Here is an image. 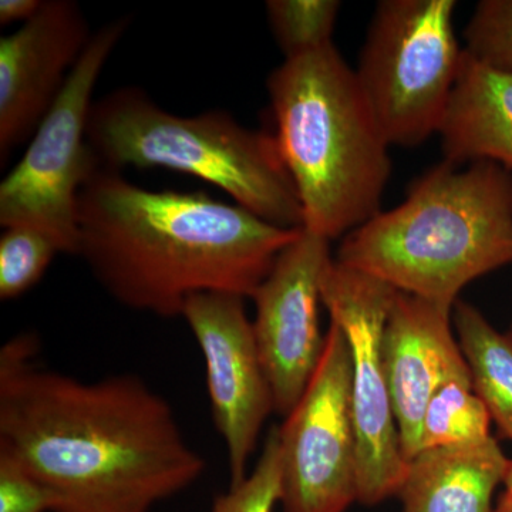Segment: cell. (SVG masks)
Instances as JSON below:
<instances>
[{
	"label": "cell",
	"instance_id": "cell-1",
	"mask_svg": "<svg viewBox=\"0 0 512 512\" xmlns=\"http://www.w3.org/2000/svg\"><path fill=\"white\" fill-rule=\"evenodd\" d=\"M36 352L32 335L0 352V450L46 485L55 512H148L202 476L204 458L141 377L84 382Z\"/></svg>",
	"mask_w": 512,
	"mask_h": 512
},
{
	"label": "cell",
	"instance_id": "cell-2",
	"mask_svg": "<svg viewBox=\"0 0 512 512\" xmlns=\"http://www.w3.org/2000/svg\"><path fill=\"white\" fill-rule=\"evenodd\" d=\"M79 255L111 298L160 318L198 293L251 298L301 234L202 192L150 191L99 167L77 197Z\"/></svg>",
	"mask_w": 512,
	"mask_h": 512
},
{
	"label": "cell",
	"instance_id": "cell-3",
	"mask_svg": "<svg viewBox=\"0 0 512 512\" xmlns=\"http://www.w3.org/2000/svg\"><path fill=\"white\" fill-rule=\"evenodd\" d=\"M336 261L453 309L468 284L512 265L511 171L443 158L402 204L343 237Z\"/></svg>",
	"mask_w": 512,
	"mask_h": 512
},
{
	"label": "cell",
	"instance_id": "cell-4",
	"mask_svg": "<svg viewBox=\"0 0 512 512\" xmlns=\"http://www.w3.org/2000/svg\"><path fill=\"white\" fill-rule=\"evenodd\" d=\"M266 89L303 228L333 241L379 214L392 174L390 146L336 46L284 60Z\"/></svg>",
	"mask_w": 512,
	"mask_h": 512
},
{
	"label": "cell",
	"instance_id": "cell-5",
	"mask_svg": "<svg viewBox=\"0 0 512 512\" xmlns=\"http://www.w3.org/2000/svg\"><path fill=\"white\" fill-rule=\"evenodd\" d=\"M87 141L107 170L180 171L227 192L269 224L303 228L301 201L274 134L242 126L227 111L178 116L140 87H120L94 101Z\"/></svg>",
	"mask_w": 512,
	"mask_h": 512
},
{
	"label": "cell",
	"instance_id": "cell-6",
	"mask_svg": "<svg viewBox=\"0 0 512 512\" xmlns=\"http://www.w3.org/2000/svg\"><path fill=\"white\" fill-rule=\"evenodd\" d=\"M456 9V0L377 3L355 74L390 147L440 133L463 64Z\"/></svg>",
	"mask_w": 512,
	"mask_h": 512
},
{
	"label": "cell",
	"instance_id": "cell-7",
	"mask_svg": "<svg viewBox=\"0 0 512 512\" xmlns=\"http://www.w3.org/2000/svg\"><path fill=\"white\" fill-rule=\"evenodd\" d=\"M130 23V16H121L93 33L25 154L0 184L3 228L37 229L63 254L79 255L77 197L100 167L87 141L93 90Z\"/></svg>",
	"mask_w": 512,
	"mask_h": 512
},
{
	"label": "cell",
	"instance_id": "cell-8",
	"mask_svg": "<svg viewBox=\"0 0 512 512\" xmlns=\"http://www.w3.org/2000/svg\"><path fill=\"white\" fill-rule=\"evenodd\" d=\"M396 289L333 258L322 284L330 322L342 329L352 357V412L357 443V501L377 505L399 495L404 457L384 370L382 340Z\"/></svg>",
	"mask_w": 512,
	"mask_h": 512
},
{
	"label": "cell",
	"instance_id": "cell-9",
	"mask_svg": "<svg viewBox=\"0 0 512 512\" xmlns=\"http://www.w3.org/2000/svg\"><path fill=\"white\" fill-rule=\"evenodd\" d=\"M284 512H346L357 501L359 470L348 340L330 322L318 369L278 427Z\"/></svg>",
	"mask_w": 512,
	"mask_h": 512
},
{
	"label": "cell",
	"instance_id": "cell-10",
	"mask_svg": "<svg viewBox=\"0 0 512 512\" xmlns=\"http://www.w3.org/2000/svg\"><path fill=\"white\" fill-rule=\"evenodd\" d=\"M332 261L329 239L302 228L251 296L256 346L274 393L275 412L285 417L302 399L325 350L319 306Z\"/></svg>",
	"mask_w": 512,
	"mask_h": 512
},
{
	"label": "cell",
	"instance_id": "cell-11",
	"mask_svg": "<svg viewBox=\"0 0 512 512\" xmlns=\"http://www.w3.org/2000/svg\"><path fill=\"white\" fill-rule=\"evenodd\" d=\"M244 301L229 293H198L185 302L181 315L204 356L212 421L227 447L231 485L248 476L256 441L275 412Z\"/></svg>",
	"mask_w": 512,
	"mask_h": 512
},
{
	"label": "cell",
	"instance_id": "cell-12",
	"mask_svg": "<svg viewBox=\"0 0 512 512\" xmlns=\"http://www.w3.org/2000/svg\"><path fill=\"white\" fill-rule=\"evenodd\" d=\"M73 0H45L35 18L0 39L2 165L45 119L92 40Z\"/></svg>",
	"mask_w": 512,
	"mask_h": 512
},
{
	"label": "cell",
	"instance_id": "cell-13",
	"mask_svg": "<svg viewBox=\"0 0 512 512\" xmlns=\"http://www.w3.org/2000/svg\"><path fill=\"white\" fill-rule=\"evenodd\" d=\"M453 309L397 292L384 326L382 352L400 443L407 461L420 453L421 424L433 394L453 377L470 376Z\"/></svg>",
	"mask_w": 512,
	"mask_h": 512
},
{
	"label": "cell",
	"instance_id": "cell-14",
	"mask_svg": "<svg viewBox=\"0 0 512 512\" xmlns=\"http://www.w3.org/2000/svg\"><path fill=\"white\" fill-rule=\"evenodd\" d=\"M510 463L494 437L423 450L409 461L400 488L403 512H494Z\"/></svg>",
	"mask_w": 512,
	"mask_h": 512
},
{
	"label": "cell",
	"instance_id": "cell-15",
	"mask_svg": "<svg viewBox=\"0 0 512 512\" xmlns=\"http://www.w3.org/2000/svg\"><path fill=\"white\" fill-rule=\"evenodd\" d=\"M439 136L446 160L493 161L512 173V73L483 66L464 52Z\"/></svg>",
	"mask_w": 512,
	"mask_h": 512
},
{
	"label": "cell",
	"instance_id": "cell-16",
	"mask_svg": "<svg viewBox=\"0 0 512 512\" xmlns=\"http://www.w3.org/2000/svg\"><path fill=\"white\" fill-rule=\"evenodd\" d=\"M453 326L470 369L474 392L483 400L501 436L512 441V335L498 332L480 309L456 302Z\"/></svg>",
	"mask_w": 512,
	"mask_h": 512
},
{
	"label": "cell",
	"instance_id": "cell-17",
	"mask_svg": "<svg viewBox=\"0 0 512 512\" xmlns=\"http://www.w3.org/2000/svg\"><path fill=\"white\" fill-rule=\"evenodd\" d=\"M491 419L474 392L471 376L453 377L433 394L421 424L420 453L429 448L467 446L490 439Z\"/></svg>",
	"mask_w": 512,
	"mask_h": 512
},
{
	"label": "cell",
	"instance_id": "cell-18",
	"mask_svg": "<svg viewBox=\"0 0 512 512\" xmlns=\"http://www.w3.org/2000/svg\"><path fill=\"white\" fill-rule=\"evenodd\" d=\"M265 9L285 60L332 45L340 12L338 0H269Z\"/></svg>",
	"mask_w": 512,
	"mask_h": 512
},
{
	"label": "cell",
	"instance_id": "cell-19",
	"mask_svg": "<svg viewBox=\"0 0 512 512\" xmlns=\"http://www.w3.org/2000/svg\"><path fill=\"white\" fill-rule=\"evenodd\" d=\"M59 245L43 232L29 227H8L0 237V298H19L43 278Z\"/></svg>",
	"mask_w": 512,
	"mask_h": 512
},
{
	"label": "cell",
	"instance_id": "cell-20",
	"mask_svg": "<svg viewBox=\"0 0 512 512\" xmlns=\"http://www.w3.org/2000/svg\"><path fill=\"white\" fill-rule=\"evenodd\" d=\"M464 52L490 69L512 73V0H481L464 29Z\"/></svg>",
	"mask_w": 512,
	"mask_h": 512
},
{
	"label": "cell",
	"instance_id": "cell-21",
	"mask_svg": "<svg viewBox=\"0 0 512 512\" xmlns=\"http://www.w3.org/2000/svg\"><path fill=\"white\" fill-rule=\"evenodd\" d=\"M281 501L278 426L272 427L254 470L220 495L211 512H274Z\"/></svg>",
	"mask_w": 512,
	"mask_h": 512
},
{
	"label": "cell",
	"instance_id": "cell-22",
	"mask_svg": "<svg viewBox=\"0 0 512 512\" xmlns=\"http://www.w3.org/2000/svg\"><path fill=\"white\" fill-rule=\"evenodd\" d=\"M45 484L19 460L0 450V512H55Z\"/></svg>",
	"mask_w": 512,
	"mask_h": 512
},
{
	"label": "cell",
	"instance_id": "cell-23",
	"mask_svg": "<svg viewBox=\"0 0 512 512\" xmlns=\"http://www.w3.org/2000/svg\"><path fill=\"white\" fill-rule=\"evenodd\" d=\"M45 0H2L0 2V23H26L35 18Z\"/></svg>",
	"mask_w": 512,
	"mask_h": 512
},
{
	"label": "cell",
	"instance_id": "cell-24",
	"mask_svg": "<svg viewBox=\"0 0 512 512\" xmlns=\"http://www.w3.org/2000/svg\"><path fill=\"white\" fill-rule=\"evenodd\" d=\"M494 512H512V493L504 490L495 503Z\"/></svg>",
	"mask_w": 512,
	"mask_h": 512
},
{
	"label": "cell",
	"instance_id": "cell-25",
	"mask_svg": "<svg viewBox=\"0 0 512 512\" xmlns=\"http://www.w3.org/2000/svg\"><path fill=\"white\" fill-rule=\"evenodd\" d=\"M504 487L505 490L511 491L512 493V460L510 463V468H508L507 476H505Z\"/></svg>",
	"mask_w": 512,
	"mask_h": 512
},
{
	"label": "cell",
	"instance_id": "cell-26",
	"mask_svg": "<svg viewBox=\"0 0 512 512\" xmlns=\"http://www.w3.org/2000/svg\"><path fill=\"white\" fill-rule=\"evenodd\" d=\"M508 332H510V333H511V335H512V322H511L510 329H508Z\"/></svg>",
	"mask_w": 512,
	"mask_h": 512
}]
</instances>
